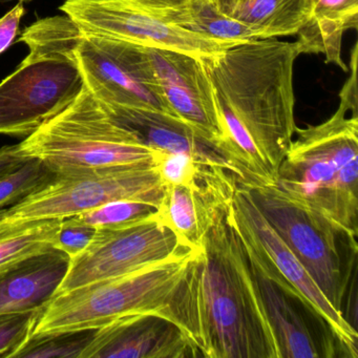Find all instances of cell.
<instances>
[{"label": "cell", "instance_id": "277c9868", "mask_svg": "<svg viewBox=\"0 0 358 358\" xmlns=\"http://www.w3.org/2000/svg\"><path fill=\"white\" fill-rule=\"evenodd\" d=\"M83 33L69 16L37 20L20 41L29 55L0 83V134L27 138L85 87L76 52Z\"/></svg>", "mask_w": 358, "mask_h": 358}, {"label": "cell", "instance_id": "d4e9b609", "mask_svg": "<svg viewBox=\"0 0 358 358\" xmlns=\"http://www.w3.org/2000/svg\"><path fill=\"white\" fill-rule=\"evenodd\" d=\"M54 173L37 159H29L18 169L0 177V209L22 200L53 178Z\"/></svg>", "mask_w": 358, "mask_h": 358}, {"label": "cell", "instance_id": "30bf717a", "mask_svg": "<svg viewBox=\"0 0 358 358\" xmlns=\"http://www.w3.org/2000/svg\"><path fill=\"white\" fill-rule=\"evenodd\" d=\"M60 10L85 35L141 47L173 50L201 57L236 45L171 26L131 0H66Z\"/></svg>", "mask_w": 358, "mask_h": 358}, {"label": "cell", "instance_id": "4dcf8cb0", "mask_svg": "<svg viewBox=\"0 0 358 358\" xmlns=\"http://www.w3.org/2000/svg\"><path fill=\"white\" fill-rule=\"evenodd\" d=\"M29 159L31 158L24 155L20 144L0 148V177L18 169Z\"/></svg>", "mask_w": 358, "mask_h": 358}, {"label": "cell", "instance_id": "8992f818", "mask_svg": "<svg viewBox=\"0 0 358 358\" xmlns=\"http://www.w3.org/2000/svg\"><path fill=\"white\" fill-rule=\"evenodd\" d=\"M194 250L183 251L133 273L54 295L41 310L32 335L97 330L133 314L169 318V305Z\"/></svg>", "mask_w": 358, "mask_h": 358}, {"label": "cell", "instance_id": "484cf974", "mask_svg": "<svg viewBox=\"0 0 358 358\" xmlns=\"http://www.w3.org/2000/svg\"><path fill=\"white\" fill-rule=\"evenodd\" d=\"M155 165L164 186L190 185L204 173L224 169L205 164L190 155L167 152H160Z\"/></svg>", "mask_w": 358, "mask_h": 358}, {"label": "cell", "instance_id": "7a4b0ae2", "mask_svg": "<svg viewBox=\"0 0 358 358\" xmlns=\"http://www.w3.org/2000/svg\"><path fill=\"white\" fill-rule=\"evenodd\" d=\"M229 205L192 253L167 315L201 357L280 358Z\"/></svg>", "mask_w": 358, "mask_h": 358}, {"label": "cell", "instance_id": "7c38bea8", "mask_svg": "<svg viewBox=\"0 0 358 358\" xmlns=\"http://www.w3.org/2000/svg\"><path fill=\"white\" fill-rule=\"evenodd\" d=\"M76 56L85 85L98 101L176 116L161 95L145 47L83 34Z\"/></svg>", "mask_w": 358, "mask_h": 358}, {"label": "cell", "instance_id": "6da1fadb", "mask_svg": "<svg viewBox=\"0 0 358 358\" xmlns=\"http://www.w3.org/2000/svg\"><path fill=\"white\" fill-rule=\"evenodd\" d=\"M295 43H236L200 60L213 90L221 150L238 181L275 184L295 136Z\"/></svg>", "mask_w": 358, "mask_h": 358}, {"label": "cell", "instance_id": "d6986e66", "mask_svg": "<svg viewBox=\"0 0 358 358\" xmlns=\"http://www.w3.org/2000/svg\"><path fill=\"white\" fill-rule=\"evenodd\" d=\"M358 0H312L305 24L296 33L295 47L301 54H324L328 64L347 72L341 58L343 34L357 28Z\"/></svg>", "mask_w": 358, "mask_h": 358}, {"label": "cell", "instance_id": "9c48e42d", "mask_svg": "<svg viewBox=\"0 0 358 358\" xmlns=\"http://www.w3.org/2000/svg\"><path fill=\"white\" fill-rule=\"evenodd\" d=\"M187 250L173 230L159 220L158 213L124 227L96 229L91 243L70 259L56 294L133 273Z\"/></svg>", "mask_w": 358, "mask_h": 358}, {"label": "cell", "instance_id": "4fadbf2b", "mask_svg": "<svg viewBox=\"0 0 358 358\" xmlns=\"http://www.w3.org/2000/svg\"><path fill=\"white\" fill-rule=\"evenodd\" d=\"M241 238L280 358L336 357L341 349L328 327L271 265Z\"/></svg>", "mask_w": 358, "mask_h": 358}, {"label": "cell", "instance_id": "52a82bcc", "mask_svg": "<svg viewBox=\"0 0 358 358\" xmlns=\"http://www.w3.org/2000/svg\"><path fill=\"white\" fill-rule=\"evenodd\" d=\"M164 192L155 164L54 175L22 200L0 209V221L66 219L113 201H145L160 206Z\"/></svg>", "mask_w": 358, "mask_h": 358}, {"label": "cell", "instance_id": "4316f807", "mask_svg": "<svg viewBox=\"0 0 358 358\" xmlns=\"http://www.w3.org/2000/svg\"><path fill=\"white\" fill-rule=\"evenodd\" d=\"M41 309L0 315V357L14 358L32 336Z\"/></svg>", "mask_w": 358, "mask_h": 358}, {"label": "cell", "instance_id": "d6a6232c", "mask_svg": "<svg viewBox=\"0 0 358 358\" xmlns=\"http://www.w3.org/2000/svg\"><path fill=\"white\" fill-rule=\"evenodd\" d=\"M22 3H26V1H30V0H20Z\"/></svg>", "mask_w": 358, "mask_h": 358}, {"label": "cell", "instance_id": "f546056e", "mask_svg": "<svg viewBox=\"0 0 358 358\" xmlns=\"http://www.w3.org/2000/svg\"><path fill=\"white\" fill-rule=\"evenodd\" d=\"M351 77L348 79L341 92V104L347 106L352 116L357 117V45L351 55Z\"/></svg>", "mask_w": 358, "mask_h": 358}, {"label": "cell", "instance_id": "1f68e13d", "mask_svg": "<svg viewBox=\"0 0 358 358\" xmlns=\"http://www.w3.org/2000/svg\"><path fill=\"white\" fill-rule=\"evenodd\" d=\"M148 8H166L178 5L184 0H131Z\"/></svg>", "mask_w": 358, "mask_h": 358}, {"label": "cell", "instance_id": "7402d4cb", "mask_svg": "<svg viewBox=\"0 0 358 358\" xmlns=\"http://www.w3.org/2000/svg\"><path fill=\"white\" fill-rule=\"evenodd\" d=\"M64 219L34 222L0 221V269L50 249Z\"/></svg>", "mask_w": 358, "mask_h": 358}, {"label": "cell", "instance_id": "2e32d148", "mask_svg": "<svg viewBox=\"0 0 358 358\" xmlns=\"http://www.w3.org/2000/svg\"><path fill=\"white\" fill-rule=\"evenodd\" d=\"M236 177L225 169L209 171L190 185L165 186L158 217L182 245L199 249L220 213L228 206Z\"/></svg>", "mask_w": 358, "mask_h": 358}, {"label": "cell", "instance_id": "9a60e30c", "mask_svg": "<svg viewBox=\"0 0 358 358\" xmlns=\"http://www.w3.org/2000/svg\"><path fill=\"white\" fill-rule=\"evenodd\" d=\"M179 326L154 313L133 314L97 329L80 358H196Z\"/></svg>", "mask_w": 358, "mask_h": 358}, {"label": "cell", "instance_id": "44dd1931", "mask_svg": "<svg viewBox=\"0 0 358 358\" xmlns=\"http://www.w3.org/2000/svg\"><path fill=\"white\" fill-rule=\"evenodd\" d=\"M144 8L171 26L206 38L231 43L259 39L255 31L222 13L213 0H184L171 7Z\"/></svg>", "mask_w": 358, "mask_h": 358}, {"label": "cell", "instance_id": "f1b7e54d", "mask_svg": "<svg viewBox=\"0 0 358 358\" xmlns=\"http://www.w3.org/2000/svg\"><path fill=\"white\" fill-rule=\"evenodd\" d=\"M24 12V3L20 1L11 11L0 18V54L3 53L17 36L20 20Z\"/></svg>", "mask_w": 358, "mask_h": 358}, {"label": "cell", "instance_id": "8fae6325", "mask_svg": "<svg viewBox=\"0 0 358 358\" xmlns=\"http://www.w3.org/2000/svg\"><path fill=\"white\" fill-rule=\"evenodd\" d=\"M229 208L241 236L271 265L311 311L328 327L343 356L357 358L356 329L345 320L343 312L327 299L303 264L257 208L248 190L236 179Z\"/></svg>", "mask_w": 358, "mask_h": 358}, {"label": "cell", "instance_id": "83f0119b", "mask_svg": "<svg viewBox=\"0 0 358 358\" xmlns=\"http://www.w3.org/2000/svg\"><path fill=\"white\" fill-rule=\"evenodd\" d=\"M95 232L96 228L77 223L71 217H66L62 220V225L58 230L56 248L64 251L70 259H72L91 243Z\"/></svg>", "mask_w": 358, "mask_h": 358}, {"label": "cell", "instance_id": "5bb4252c", "mask_svg": "<svg viewBox=\"0 0 358 358\" xmlns=\"http://www.w3.org/2000/svg\"><path fill=\"white\" fill-rule=\"evenodd\" d=\"M146 51L161 95L171 112L198 129L221 150V124L200 57L156 48H146Z\"/></svg>", "mask_w": 358, "mask_h": 358}, {"label": "cell", "instance_id": "cb8c5ba5", "mask_svg": "<svg viewBox=\"0 0 358 358\" xmlns=\"http://www.w3.org/2000/svg\"><path fill=\"white\" fill-rule=\"evenodd\" d=\"M95 330L32 335L14 358H80Z\"/></svg>", "mask_w": 358, "mask_h": 358}, {"label": "cell", "instance_id": "603a6c76", "mask_svg": "<svg viewBox=\"0 0 358 358\" xmlns=\"http://www.w3.org/2000/svg\"><path fill=\"white\" fill-rule=\"evenodd\" d=\"M159 207V205L145 201H113L70 217L77 223L91 226L96 229L119 228L155 217Z\"/></svg>", "mask_w": 358, "mask_h": 358}, {"label": "cell", "instance_id": "5b68a950", "mask_svg": "<svg viewBox=\"0 0 358 358\" xmlns=\"http://www.w3.org/2000/svg\"><path fill=\"white\" fill-rule=\"evenodd\" d=\"M20 145L54 175L155 164L160 155L112 118L85 85L70 106Z\"/></svg>", "mask_w": 358, "mask_h": 358}, {"label": "cell", "instance_id": "ac0fdd59", "mask_svg": "<svg viewBox=\"0 0 358 358\" xmlns=\"http://www.w3.org/2000/svg\"><path fill=\"white\" fill-rule=\"evenodd\" d=\"M70 259L53 248L0 269V315L45 307L66 278Z\"/></svg>", "mask_w": 358, "mask_h": 358}, {"label": "cell", "instance_id": "3957f363", "mask_svg": "<svg viewBox=\"0 0 358 358\" xmlns=\"http://www.w3.org/2000/svg\"><path fill=\"white\" fill-rule=\"evenodd\" d=\"M347 106L328 120L296 127L275 185L322 227L357 251L358 118Z\"/></svg>", "mask_w": 358, "mask_h": 358}, {"label": "cell", "instance_id": "e0dca14e", "mask_svg": "<svg viewBox=\"0 0 358 358\" xmlns=\"http://www.w3.org/2000/svg\"><path fill=\"white\" fill-rule=\"evenodd\" d=\"M100 104L112 118L133 131L148 148L167 154L190 155L205 164L232 173L217 144L179 117L148 108Z\"/></svg>", "mask_w": 358, "mask_h": 358}, {"label": "cell", "instance_id": "ffe728a7", "mask_svg": "<svg viewBox=\"0 0 358 358\" xmlns=\"http://www.w3.org/2000/svg\"><path fill=\"white\" fill-rule=\"evenodd\" d=\"M231 20L257 33L259 39L296 35L309 16L312 0H213Z\"/></svg>", "mask_w": 358, "mask_h": 358}, {"label": "cell", "instance_id": "ba28073f", "mask_svg": "<svg viewBox=\"0 0 358 358\" xmlns=\"http://www.w3.org/2000/svg\"><path fill=\"white\" fill-rule=\"evenodd\" d=\"M238 181V180H236ZM242 184L265 219L309 272L329 301L343 312L350 266L345 265L341 236L316 223L275 184Z\"/></svg>", "mask_w": 358, "mask_h": 358}]
</instances>
